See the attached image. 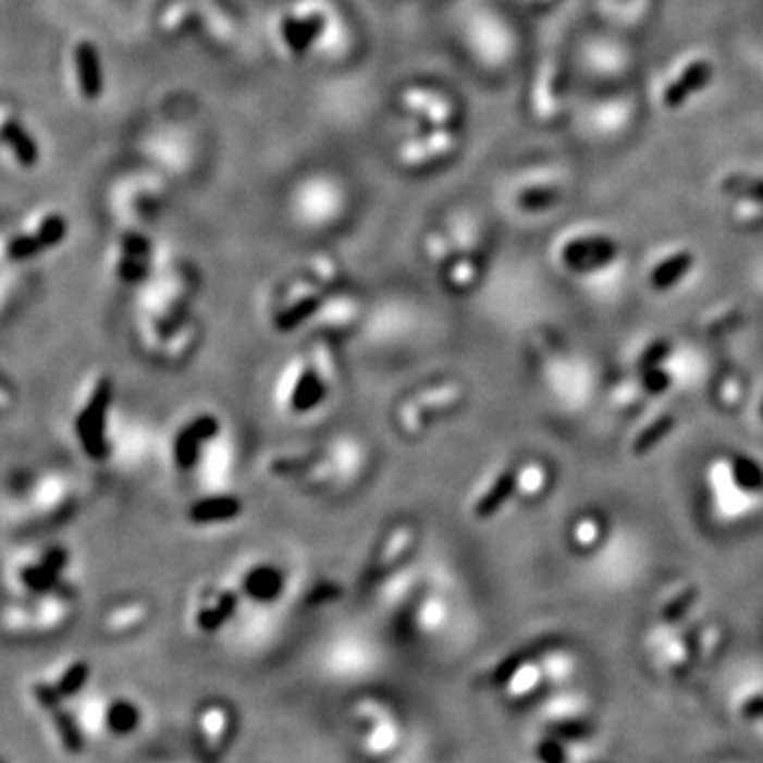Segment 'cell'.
<instances>
[{
	"instance_id": "obj_1",
	"label": "cell",
	"mask_w": 763,
	"mask_h": 763,
	"mask_svg": "<svg viewBox=\"0 0 763 763\" xmlns=\"http://www.w3.org/2000/svg\"><path fill=\"white\" fill-rule=\"evenodd\" d=\"M337 380V361L329 340L317 337L304 353L284 365L276 386V402L293 418L319 411Z\"/></svg>"
},
{
	"instance_id": "obj_2",
	"label": "cell",
	"mask_w": 763,
	"mask_h": 763,
	"mask_svg": "<svg viewBox=\"0 0 763 763\" xmlns=\"http://www.w3.org/2000/svg\"><path fill=\"white\" fill-rule=\"evenodd\" d=\"M111 405L113 382L107 373H100L87 382L73 416L75 440L79 443L81 452L94 463L109 460L113 452Z\"/></svg>"
},
{
	"instance_id": "obj_3",
	"label": "cell",
	"mask_w": 763,
	"mask_h": 763,
	"mask_svg": "<svg viewBox=\"0 0 763 763\" xmlns=\"http://www.w3.org/2000/svg\"><path fill=\"white\" fill-rule=\"evenodd\" d=\"M329 293L308 281L299 270L276 286L270 304V319L281 333L312 324Z\"/></svg>"
},
{
	"instance_id": "obj_4",
	"label": "cell",
	"mask_w": 763,
	"mask_h": 763,
	"mask_svg": "<svg viewBox=\"0 0 763 763\" xmlns=\"http://www.w3.org/2000/svg\"><path fill=\"white\" fill-rule=\"evenodd\" d=\"M156 242L140 227L127 225L120 230L109 248V266L113 276L125 284L140 288L158 272Z\"/></svg>"
},
{
	"instance_id": "obj_5",
	"label": "cell",
	"mask_w": 763,
	"mask_h": 763,
	"mask_svg": "<svg viewBox=\"0 0 763 763\" xmlns=\"http://www.w3.org/2000/svg\"><path fill=\"white\" fill-rule=\"evenodd\" d=\"M221 433V420L212 411L187 418L172 435L170 458L179 471H192L200 465L204 452Z\"/></svg>"
},
{
	"instance_id": "obj_6",
	"label": "cell",
	"mask_w": 763,
	"mask_h": 763,
	"mask_svg": "<svg viewBox=\"0 0 763 763\" xmlns=\"http://www.w3.org/2000/svg\"><path fill=\"white\" fill-rule=\"evenodd\" d=\"M361 310L359 297L342 286L327 295L317 319L310 327L319 333L321 340L331 342V337H342L357 329L361 321Z\"/></svg>"
},
{
	"instance_id": "obj_7",
	"label": "cell",
	"mask_w": 763,
	"mask_h": 763,
	"mask_svg": "<svg viewBox=\"0 0 763 763\" xmlns=\"http://www.w3.org/2000/svg\"><path fill=\"white\" fill-rule=\"evenodd\" d=\"M416 545V526L411 522L395 524L389 528L371 558V566L367 570L369 581H378L386 577L391 570H395L399 564L411 554Z\"/></svg>"
},
{
	"instance_id": "obj_8",
	"label": "cell",
	"mask_w": 763,
	"mask_h": 763,
	"mask_svg": "<svg viewBox=\"0 0 763 763\" xmlns=\"http://www.w3.org/2000/svg\"><path fill=\"white\" fill-rule=\"evenodd\" d=\"M200 322L196 319V315H192L189 319L170 329L156 344V348L149 353V357L163 365H183L196 353L200 344Z\"/></svg>"
},
{
	"instance_id": "obj_9",
	"label": "cell",
	"mask_w": 763,
	"mask_h": 763,
	"mask_svg": "<svg viewBox=\"0 0 763 763\" xmlns=\"http://www.w3.org/2000/svg\"><path fill=\"white\" fill-rule=\"evenodd\" d=\"M30 496H33V507L40 512L42 516H62L66 512H71L73 507V485L69 482V478L60 476V473H47L40 476L37 482L30 488Z\"/></svg>"
},
{
	"instance_id": "obj_10",
	"label": "cell",
	"mask_w": 763,
	"mask_h": 763,
	"mask_svg": "<svg viewBox=\"0 0 763 763\" xmlns=\"http://www.w3.org/2000/svg\"><path fill=\"white\" fill-rule=\"evenodd\" d=\"M324 15L308 13V15H284L281 22L282 42L293 56H304L308 49L321 39L324 33Z\"/></svg>"
},
{
	"instance_id": "obj_11",
	"label": "cell",
	"mask_w": 763,
	"mask_h": 763,
	"mask_svg": "<svg viewBox=\"0 0 763 763\" xmlns=\"http://www.w3.org/2000/svg\"><path fill=\"white\" fill-rule=\"evenodd\" d=\"M75 73L81 96L85 100L94 102L104 94V71L100 62V51L91 40H81L75 47Z\"/></svg>"
},
{
	"instance_id": "obj_12",
	"label": "cell",
	"mask_w": 763,
	"mask_h": 763,
	"mask_svg": "<svg viewBox=\"0 0 763 763\" xmlns=\"http://www.w3.org/2000/svg\"><path fill=\"white\" fill-rule=\"evenodd\" d=\"M411 402L418 405V409L422 411L429 424L433 418L460 407V403L465 402V391L454 382H440V384L424 386L422 391L411 395Z\"/></svg>"
},
{
	"instance_id": "obj_13",
	"label": "cell",
	"mask_w": 763,
	"mask_h": 763,
	"mask_svg": "<svg viewBox=\"0 0 763 763\" xmlns=\"http://www.w3.org/2000/svg\"><path fill=\"white\" fill-rule=\"evenodd\" d=\"M2 143L20 168L30 170L39 163V143L22 121L15 120V118L2 120Z\"/></svg>"
},
{
	"instance_id": "obj_14",
	"label": "cell",
	"mask_w": 763,
	"mask_h": 763,
	"mask_svg": "<svg viewBox=\"0 0 763 763\" xmlns=\"http://www.w3.org/2000/svg\"><path fill=\"white\" fill-rule=\"evenodd\" d=\"M242 514V501L234 494L217 492L194 501L187 509V518L194 524L232 522Z\"/></svg>"
},
{
	"instance_id": "obj_15",
	"label": "cell",
	"mask_w": 763,
	"mask_h": 763,
	"mask_svg": "<svg viewBox=\"0 0 763 763\" xmlns=\"http://www.w3.org/2000/svg\"><path fill=\"white\" fill-rule=\"evenodd\" d=\"M35 696H37L40 706L47 711V715L53 719L56 729H58V734H60V738H62L66 751L79 753L81 736L79 731H77V725L69 717V713L60 706V700H58L60 696H58L53 689H49L47 685L40 684L35 685Z\"/></svg>"
},
{
	"instance_id": "obj_16",
	"label": "cell",
	"mask_w": 763,
	"mask_h": 763,
	"mask_svg": "<svg viewBox=\"0 0 763 763\" xmlns=\"http://www.w3.org/2000/svg\"><path fill=\"white\" fill-rule=\"evenodd\" d=\"M711 77H713V66H711L709 62L700 60V62L689 64V66L685 69L684 75H681L679 79L673 81V83L666 87V91H664V104H666L668 109L681 107L685 100H687L691 94L700 91V89L711 81Z\"/></svg>"
},
{
	"instance_id": "obj_17",
	"label": "cell",
	"mask_w": 763,
	"mask_h": 763,
	"mask_svg": "<svg viewBox=\"0 0 763 763\" xmlns=\"http://www.w3.org/2000/svg\"><path fill=\"white\" fill-rule=\"evenodd\" d=\"M24 227L39 241L42 250L60 246L69 238V232H71L69 219L58 210L37 212L30 221L24 223Z\"/></svg>"
},
{
	"instance_id": "obj_18",
	"label": "cell",
	"mask_w": 763,
	"mask_h": 763,
	"mask_svg": "<svg viewBox=\"0 0 763 763\" xmlns=\"http://www.w3.org/2000/svg\"><path fill=\"white\" fill-rule=\"evenodd\" d=\"M308 281L315 282L317 286H321L324 293H333L337 288L344 286V272H342V263L337 257H333L331 253H315L310 255L301 270H299Z\"/></svg>"
},
{
	"instance_id": "obj_19",
	"label": "cell",
	"mask_w": 763,
	"mask_h": 763,
	"mask_svg": "<svg viewBox=\"0 0 763 763\" xmlns=\"http://www.w3.org/2000/svg\"><path fill=\"white\" fill-rule=\"evenodd\" d=\"M554 643H556L554 639H541V641H537V643L526 644L520 651L507 655V657L488 675V684H507V681H509L520 668H524L530 660H534V657H539L541 653H545Z\"/></svg>"
},
{
	"instance_id": "obj_20",
	"label": "cell",
	"mask_w": 763,
	"mask_h": 763,
	"mask_svg": "<svg viewBox=\"0 0 763 763\" xmlns=\"http://www.w3.org/2000/svg\"><path fill=\"white\" fill-rule=\"evenodd\" d=\"M615 244L608 241L573 242L564 248V261L570 268H586V266H599L613 257Z\"/></svg>"
},
{
	"instance_id": "obj_21",
	"label": "cell",
	"mask_w": 763,
	"mask_h": 763,
	"mask_svg": "<svg viewBox=\"0 0 763 763\" xmlns=\"http://www.w3.org/2000/svg\"><path fill=\"white\" fill-rule=\"evenodd\" d=\"M518 488V471H505L501 478L488 488V492L476 503L473 514L476 518L485 520L499 512V507L509 499V494Z\"/></svg>"
},
{
	"instance_id": "obj_22",
	"label": "cell",
	"mask_w": 763,
	"mask_h": 763,
	"mask_svg": "<svg viewBox=\"0 0 763 763\" xmlns=\"http://www.w3.org/2000/svg\"><path fill=\"white\" fill-rule=\"evenodd\" d=\"M64 563H66V554L62 550H51V552H47L40 558L39 563L26 566L22 570V579L33 590H47L56 581V577H58V573H60V568L64 566Z\"/></svg>"
},
{
	"instance_id": "obj_23",
	"label": "cell",
	"mask_w": 763,
	"mask_h": 763,
	"mask_svg": "<svg viewBox=\"0 0 763 763\" xmlns=\"http://www.w3.org/2000/svg\"><path fill=\"white\" fill-rule=\"evenodd\" d=\"M244 590L259 601L276 599L282 590V575L272 566H259L248 573L244 581Z\"/></svg>"
},
{
	"instance_id": "obj_24",
	"label": "cell",
	"mask_w": 763,
	"mask_h": 763,
	"mask_svg": "<svg viewBox=\"0 0 763 763\" xmlns=\"http://www.w3.org/2000/svg\"><path fill=\"white\" fill-rule=\"evenodd\" d=\"M40 253H45L42 246H40L39 241H37L26 227L15 230V232L7 238V242H4V255H7V259L13 261V263L30 261V259L39 257Z\"/></svg>"
},
{
	"instance_id": "obj_25",
	"label": "cell",
	"mask_w": 763,
	"mask_h": 763,
	"mask_svg": "<svg viewBox=\"0 0 763 763\" xmlns=\"http://www.w3.org/2000/svg\"><path fill=\"white\" fill-rule=\"evenodd\" d=\"M693 263V257L689 253H679L675 257H670L668 261L660 263L653 274H651V282L655 288H668L670 284L684 279L685 272L691 268Z\"/></svg>"
},
{
	"instance_id": "obj_26",
	"label": "cell",
	"mask_w": 763,
	"mask_h": 763,
	"mask_svg": "<svg viewBox=\"0 0 763 763\" xmlns=\"http://www.w3.org/2000/svg\"><path fill=\"white\" fill-rule=\"evenodd\" d=\"M236 604H238V599H236L234 592H223L217 599V603L212 604V606H206L201 611L200 617H198L201 630H208V632L217 630L234 613Z\"/></svg>"
},
{
	"instance_id": "obj_27",
	"label": "cell",
	"mask_w": 763,
	"mask_h": 763,
	"mask_svg": "<svg viewBox=\"0 0 763 763\" xmlns=\"http://www.w3.org/2000/svg\"><path fill=\"white\" fill-rule=\"evenodd\" d=\"M230 727L227 715L223 709H208L201 715V734L206 744H210V749H219L223 744V736Z\"/></svg>"
},
{
	"instance_id": "obj_28",
	"label": "cell",
	"mask_w": 763,
	"mask_h": 763,
	"mask_svg": "<svg viewBox=\"0 0 763 763\" xmlns=\"http://www.w3.org/2000/svg\"><path fill=\"white\" fill-rule=\"evenodd\" d=\"M147 617V608L143 604H132V606H125V608H120L111 619H109V630L111 632H123V630H130V628H138Z\"/></svg>"
},
{
	"instance_id": "obj_29",
	"label": "cell",
	"mask_w": 763,
	"mask_h": 763,
	"mask_svg": "<svg viewBox=\"0 0 763 763\" xmlns=\"http://www.w3.org/2000/svg\"><path fill=\"white\" fill-rule=\"evenodd\" d=\"M673 422L675 418L673 416H664L660 420H655L649 429H644L643 433L639 435V440L635 443V454H644L649 452L655 443L660 442L670 429H673Z\"/></svg>"
},
{
	"instance_id": "obj_30",
	"label": "cell",
	"mask_w": 763,
	"mask_h": 763,
	"mask_svg": "<svg viewBox=\"0 0 763 763\" xmlns=\"http://www.w3.org/2000/svg\"><path fill=\"white\" fill-rule=\"evenodd\" d=\"M698 601V590L691 588V590H685L684 594H679L675 601L664 606L662 611V619L666 624H673V622H679L684 617L685 613L689 611V606Z\"/></svg>"
},
{
	"instance_id": "obj_31",
	"label": "cell",
	"mask_w": 763,
	"mask_h": 763,
	"mask_svg": "<svg viewBox=\"0 0 763 763\" xmlns=\"http://www.w3.org/2000/svg\"><path fill=\"white\" fill-rule=\"evenodd\" d=\"M87 675H89L87 664L79 662V664L71 666V668L64 673V677L60 679L58 687H56V693H58V696H73V693L79 689L81 685L87 681Z\"/></svg>"
},
{
	"instance_id": "obj_32",
	"label": "cell",
	"mask_w": 763,
	"mask_h": 763,
	"mask_svg": "<svg viewBox=\"0 0 763 763\" xmlns=\"http://www.w3.org/2000/svg\"><path fill=\"white\" fill-rule=\"evenodd\" d=\"M725 189L727 192H734V194H742V196H749V198H760L763 200V181L760 179H751V176H729L724 183Z\"/></svg>"
},
{
	"instance_id": "obj_33",
	"label": "cell",
	"mask_w": 763,
	"mask_h": 763,
	"mask_svg": "<svg viewBox=\"0 0 763 763\" xmlns=\"http://www.w3.org/2000/svg\"><path fill=\"white\" fill-rule=\"evenodd\" d=\"M603 534V526L596 518H588L575 526V543L581 547H594Z\"/></svg>"
},
{
	"instance_id": "obj_34",
	"label": "cell",
	"mask_w": 763,
	"mask_h": 763,
	"mask_svg": "<svg viewBox=\"0 0 763 763\" xmlns=\"http://www.w3.org/2000/svg\"><path fill=\"white\" fill-rule=\"evenodd\" d=\"M545 488V471L537 465L524 469L522 473H518V490L526 494H539Z\"/></svg>"
},
{
	"instance_id": "obj_35",
	"label": "cell",
	"mask_w": 763,
	"mask_h": 763,
	"mask_svg": "<svg viewBox=\"0 0 763 763\" xmlns=\"http://www.w3.org/2000/svg\"><path fill=\"white\" fill-rule=\"evenodd\" d=\"M109 724L115 731H130L138 724V711L130 704H118L109 715Z\"/></svg>"
},
{
	"instance_id": "obj_36",
	"label": "cell",
	"mask_w": 763,
	"mask_h": 763,
	"mask_svg": "<svg viewBox=\"0 0 763 763\" xmlns=\"http://www.w3.org/2000/svg\"><path fill=\"white\" fill-rule=\"evenodd\" d=\"M736 473H738V480L742 483H747L749 488H762L763 485V473L751 463V460H736Z\"/></svg>"
},
{
	"instance_id": "obj_37",
	"label": "cell",
	"mask_w": 763,
	"mask_h": 763,
	"mask_svg": "<svg viewBox=\"0 0 763 763\" xmlns=\"http://www.w3.org/2000/svg\"><path fill=\"white\" fill-rule=\"evenodd\" d=\"M537 753H539V760L543 763H566V753H564L563 747L558 742H554V740L541 742Z\"/></svg>"
},
{
	"instance_id": "obj_38",
	"label": "cell",
	"mask_w": 763,
	"mask_h": 763,
	"mask_svg": "<svg viewBox=\"0 0 763 763\" xmlns=\"http://www.w3.org/2000/svg\"><path fill=\"white\" fill-rule=\"evenodd\" d=\"M558 198H561L558 192L543 189V192H534V194H524L522 206L524 208H541V206H550L552 201H556Z\"/></svg>"
},
{
	"instance_id": "obj_39",
	"label": "cell",
	"mask_w": 763,
	"mask_h": 763,
	"mask_svg": "<svg viewBox=\"0 0 763 763\" xmlns=\"http://www.w3.org/2000/svg\"><path fill=\"white\" fill-rule=\"evenodd\" d=\"M554 734H558L561 738H573V740H579V738H588L592 734V729L588 725L581 724H563L556 725L552 729Z\"/></svg>"
},
{
	"instance_id": "obj_40",
	"label": "cell",
	"mask_w": 763,
	"mask_h": 763,
	"mask_svg": "<svg viewBox=\"0 0 763 763\" xmlns=\"http://www.w3.org/2000/svg\"><path fill=\"white\" fill-rule=\"evenodd\" d=\"M742 717H744L747 722H760V719H763V693L749 698V700L742 704Z\"/></svg>"
},
{
	"instance_id": "obj_41",
	"label": "cell",
	"mask_w": 763,
	"mask_h": 763,
	"mask_svg": "<svg viewBox=\"0 0 763 763\" xmlns=\"http://www.w3.org/2000/svg\"><path fill=\"white\" fill-rule=\"evenodd\" d=\"M644 384L651 389V391H660V386L664 389L668 384V378H664L660 371H651L647 378H644Z\"/></svg>"
},
{
	"instance_id": "obj_42",
	"label": "cell",
	"mask_w": 763,
	"mask_h": 763,
	"mask_svg": "<svg viewBox=\"0 0 763 763\" xmlns=\"http://www.w3.org/2000/svg\"><path fill=\"white\" fill-rule=\"evenodd\" d=\"M687 651H689V660H691V664H696V660H698V655H700V632H693V635L689 637Z\"/></svg>"
},
{
	"instance_id": "obj_43",
	"label": "cell",
	"mask_w": 763,
	"mask_h": 763,
	"mask_svg": "<svg viewBox=\"0 0 763 763\" xmlns=\"http://www.w3.org/2000/svg\"><path fill=\"white\" fill-rule=\"evenodd\" d=\"M722 395H724V402L727 403V397H729V405H734L736 403V399H738V386L729 380L727 384L724 386V391H722Z\"/></svg>"
}]
</instances>
